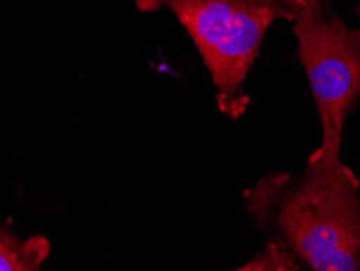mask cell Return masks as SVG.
<instances>
[{
  "label": "cell",
  "instance_id": "5",
  "mask_svg": "<svg viewBox=\"0 0 360 271\" xmlns=\"http://www.w3.org/2000/svg\"><path fill=\"white\" fill-rule=\"evenodd\" d=\"M234 271H302L300 263L278 242L268 241L262 253Z\"/></svg>",
  "mask_w": 360,
  "mask_h": 271
},
{
  "label": "cell",
  "instance_id": "1",
  "mask_svg": "<svg viewBox=\"0 0 360 271\" xmlns=\"http://www.w3.org/2000/svg\"><path fill=\"white\" fill-rule=\"evenodd\" d=\"M360 185L352 169L305 166L247 190L248 213L311 271H360Z\"/></svg>",
  "mask_w": 360,
  "mask_h": 271
},
{
  "label": "cell",
  "instance_id": "6",
  "mask_svg": "<svg viewBox=\"0 0 360 271\" xmlns=\"http://www.w3.org/2000/svg\"><path fill=\"white\" fill-rule=\"evenodd\" d=\"M356 13H357V17L360 20V7H356Z\"/></svg>",
  "mask_w": 360,
  "mask_h": 271
},
{
  "label": "cell",
  "instance_id": "3",
  "mask_svg": "<svg viewBox=\"0 0 360 271\" xmlns=\"http://www.w3.org/2000/svg\"><path fill=\"white\" fill-rule=\"evenodd\" d=\"M292 34L321 125V143L307 166L336 168L344 124L360 98V30L342 20L331 0H305Z\"/></svg>",
  "mask_w": 360,
  "mask_h": 271
},
{
  "label": "cell",
  "instance_id": "4",
  "mask_svg": "<svg viewBox=\"0 0 360 271\" xmlns=\"http://www.w3.org/2000/svg\"><path fill=\"white\" fill-rule=\"evenodd\" d=\"M47 253L46 239L33 237L21 242L10 232L0 231V271H42Z\"/></svg>",
  "mask_w": 360,
  "mask_h": 271
},
{
  "label": "cell",
  "instance_id": "2",
  "mask_svg": "<svg viewBox=\"0 0 360 271\" xmlns=\"http://www.w3.org/2000/svg\"><path fill=\"white\" fill-rule=\"evenodd\" d=\"M141 13L167 10L184 26L213 80L216 104L229 119L245 114L248 73L268 30L292 23L305 0H131Z\"/></svg>",
  "mask_w": 360,
  "mask_h": 271
}]
</instances>
